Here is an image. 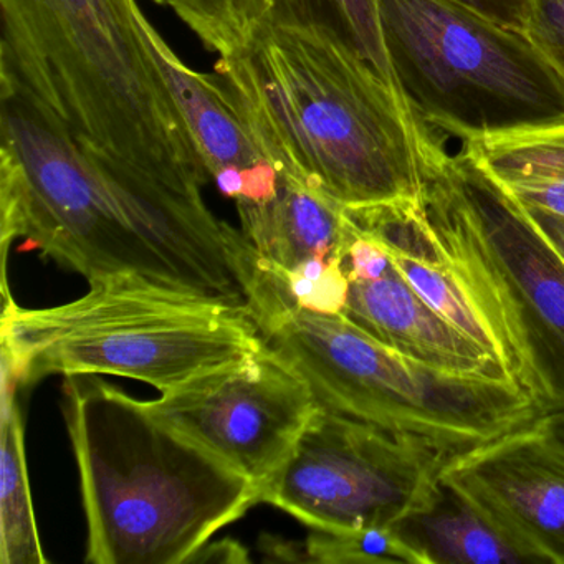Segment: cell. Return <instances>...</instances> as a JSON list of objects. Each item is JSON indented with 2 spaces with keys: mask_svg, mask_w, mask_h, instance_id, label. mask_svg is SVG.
I'll list each match as a JSON object with an SVG mask.
<instances>
[{
  "mask_svg": "<svg viewBox=\"0 0 564 564\" xmlns=\"http://www.w3.org/2000/svg\"><path fill=\"white\" fill-rule=\"evenodd\" d=\"M134 4L0 0L2 88L25 98L84 150L203 196L209 174L141 39Z\"/></svg>",
  "mask_w": 564,
  "mask_h": 564,
  "instance_id": "3",
  "label": "cell"
},
{
  "mask_svg": "<svg viewBox=\"0 0 564 564\" xmlns=\"http://www.w3.org/2000/svg\"><path fill=\"white\" fill-rule=\"evenodd\" d=\"M166 6L220 58L246 47L257 28L270 18L265 0H166Z\"/></svg>",
  "mask_w": 564,
  "mask_h": 564,
  "instance_id": "20",
  "label": "cell"
},
{
  "mask_svg": "<svg viewBox=\"0 0 564 564\" xmlns=\"http://www.w3.org/2000/svg\"><path fill=\"white\" fill-rule=\"evenodd\" d=\"M144 405L249 478L257 491L289 458L319 408L310 386L265 343Z\"/></svg>",
  "mask_w": 564,
  "mask_h": 564,
  "instance_id": "10",
  "label": "cell"
},
{
  "mask_svg": "<svg viewBox=\"0 0 564 564\" xmlns=\"http://www.w3.org/2000/svg\"><path fill=\"white\" fill-rule=\"evenodd\" d=\"M460 138L518 203L564 219V121Z\"/></svg>",
  "mask_w": 564,
  "mask_h": 564,
  "instance_id": "16",
  "label": "cell"
},
{
  "mask_svg": "<svg viewBox=\"0 0 564 564\" xmlns=\"http://www.w3.org/2000/svg\"><path fill=\"white\" fill-rule=\"evenodd\" d=\"M214 75L282 173L345 209L421 196L408 101L336 32L262 22Z\"/></svg>",
  "mask_w": 564,
  "mask_h": 564,
  "instance_id": "2",
  "label": "cell"
},
{
  "mask_svg": "<svg viewBox=\"0 0 564 564\" xmlns=\"http://www.w3.org/2000/svg\"><path fill=\"white\" fill-rule=\"evenodd\" d=\"M395 84L415 120L457 137L564 121V78L527 32L455 0H378Z\"/></svg>",
  "mask_w": 564,
  "mask_h": 564,
  "instance_id": "8",
  "label": "cell"
},
{
  "mask_svg": "<svg viewBox=\"0 0 564 564\" xmlns=\"http://www.w3.org/2000/svg\"><path fill=\"white\" fill-rule=\"evenodd\" d=\"M260 550L269 561L315 564H427L394 528L351 531L313 530L305 541L263 536Z\"/></svg>",
  "mask_w": 564,
  "mask_h": 564,
  "instance_id": "18",
  "label": "cell"
},
{
  "mask_svg": "<svg viewBox=\"0 0 564 564\" xmlns=\"http://www.w3.org/2000/svg\"><path fill=\"white\" fill-rule=\"evenodd\" d=\"M2 275L11 242L78 273L230 306L252 316V247L203 196L138 176L84 150L15 91L2 88Z\"/></svg>",
  "mask_w": 564,
  "mask_h": 564,
  "instance_id": "1",
  "label": "cell"
},
{
  "mask_svg": "<svg viewBox=\"0 0 564 564\" xmlns=\"http://www.w3.org/2000/svg\"><path fill=\"white\" fill-rule=\"evenodd\" d=\"M452 455L318 408L282 467L259 488V503L312 530L395 528L424 507Z\"/></svg>",
  "mask_w": 564,
  "mask_h": 564,
  "instance_id": "9",
  "label": "cell"
},
{
  "mask_svg": "<svg viewBox=\"0 0 564 564\" xmlns=\"http://www.w3.org/2000/svg\"><path fill=\"white\" fill-rule=\"evenodd\" d=\"M484 18L527 32L528 0H455Z\"/></svg>",
  "mask_w": 564,
  "mask_h": 564,
  "instance_id": "22",
  "label": "cell"
},
{
  "mask_svg": "<svg viewBox=\"0 0 564 564\" xmlns=\"http://www.w3.org/2000/svg\"><path fill=\"white\" fill-rule=\"evenodd\" d=\"M249 551L234 540L209 541L204 544L189 563H249Z\"/></svg>",
  "mask_w": 564,
  "mask_h": 564,
  "instance_id": "23",
  "label": "cell"
},
{
  "mask_svg": "<svg viewBox=\"0 0 564 564\" xmlns=\"http://www.w3.org/2000/svg\"><path fill=\"white\" fill-rule=\"evenodd\" d=\"M527 209V207H524ZM530 216L538 224L544 236L553 242L557 252L564 257V219L563 217L553 216V214L540 213V210H530Z\"/></svg>",
  "mask_w": 564,
  "mask_h": 564,
  "instance_id": "24",
  "label": "cell"
},
{
  "mask_svg": "<svg viewBox=\"0 0 564 564\" xmlns=\"http://www.w3.org/2000/svg\"><path fill=\"white\" fill-rule=\"evenodd\" d=\"M527 34L564 78V0H528Z\"/></svg>",
  "mask_w": 564,
  "mask_h": 564,
  "instance_id": "21",
  "label": "cell"
},
{
  "mask_svg": "<svg viewBox=\"0 0 564 564\" xmlns=\"http://www.w3.org/2000/svg\"><path fill=\"white\" fill-rule=\"evenodd\" d=\"M394 530L427 564L531 563L497 523L444 478L431 500Z\"/></svg>",
  "mask_w": 564,
  "mask_h": 564,
  "instance_id": "15",
  "label": "cell"
},
{
  "mask_svg": "<svg viewBox=\"0 0 564 564\" xmlns=\"http://www.w3.org/2000/svg\"><path fill=\"white\" fill-rule=\"evenodd\" d=\"M346 213L358 232L384 249L392 269L431 308L500 361L497 336L464 276L432 232L419 197Z\"/></svg>",
  "mask_w": 564,
  "mask_h": 564,
  "instance_id": "14",
  "label": "cell"
},
{
  "mask_svg": "<svg viewBox=\"0 0 564 564\" xmlns=\"http://www.w3.org/2000/svg\"><path fill=\"white\" fill-rule=\"evenodd\" d=\"M546 417H550V415H546ZM551 422H553L554 427L557 429V431L561 432V434L564 435V415H553V417H550Z\"/></svg>",
  "mask_w": 564,
  "mask_h": 564,
  "instance_id": "25",
  "label": "cell"
},
{
  "mask_svg": "<svg viewBox=\"0 0 564 564\" xmlns=\"http://www.w3.org/2000/svg\"><path fill=\"white\" fill-rule=\"evenodd\" d=\"M64 411L87 517V563L186 564L259 503L256 485L90 375L65 376Z\"/></svg>",
  "mask_w": 564,
  "mask_h": 564,
  "instance_id": "4",
  "label": "cell"
},
{
  "mask_svg": "<svg viewBox=\"0 0 564 564\" xmlns=\"http://www.w3.org/2000/svg\"><path fill=\"white\" fill-rule=\"evenodd\" d=\"M256 325L319 408L454 458L541 417L510 381L434 368L372 338L341 313L292 306Z\"/></svg>",
  "mask_w": 564,
  "mask_h": 564,
  "instance_id": "7",
  "label": "cell"
},
{
  "mask_svg": "<svg viewBox=\"0 0 564 564\" xmlns=\"http://www.w3.org/2000/svg\"><path fill=\"white\" fill-rule=\"evenodd\" d=\"M2 368L19 388L52 375H107L163 394L262 348L252 316L130 285H94L74 302L24 308L2 280Z\"/></svg>",
  "mask_w": 564,
  "mask_h": 564,
  "instance_id": "6",
  "label": "cell"
},
{
  "mask_svg": "<svg viewBox=\"0 0 564 564\" xmlns=\"http://www.w3.org/2000/svg\"><path fill=\"white\" fill-rule=\"evenodd\" d=\"M455 138L451 150L417 124L425 219L490 323L510 382L541 417L564 415V257Z\"/></svg>",
  "mask_w": 564,
  "mask_h": 564,
  "instance_id": "5",
  "label": "cell"
},
{
  "mask_svg": "<svg viewBox=\"0 0 564 564\" xmlns=\"http://www.w3.org/2000/svg\"><path fill=\"white\" fill-rule=\"evenodd\" d=\"M269 21L290 25H322L336 32L362 55L389 84H395L379 21L378 0H265ZM401 91V90H399Z\"/></svg>",
  "mask_w": 564,
  "mask_h": 564,
  "instance_id": "19",
  "label": "cell"
},
{
  "mask_svg": "<svg viewBox=\"0 0 564 564\" xmlns=\"http://www.w3.org/2000/svg\"><path fill=\"white\" fill-rule=\"evenodd\" d=\"M442 478L531 563L564 564V435L550 417L452 458Z\"/></svg>",
  "mask_w": 564,
  "mask_h": 564,
  "instance_id": "11",
  "label": "cell"
},
{
  "mask_svg": "<svg viewBox=\"0 0 564 564\" xmlns=\"http://www.w3.org/2000/svg\"><path fill=\"white\" fill-rule=\"evenodd\" d=\"M341 315L372 338L434 368L510 381L494 352L442 318L392 265L378 279H348Z\"/></svg>",
  "mask_w": 564,
  "mask_h": 564,
  "instance_id": "13",
  "label": "cell"
},
{
  "mask_svg": "<svg viewBox=\"0 0 564 564\" xmlns=\"http://www.w3.org/2000/svg\"><path fill=\"white\" fill-rule=\"evenodd\" d=\"M134 21L217 189L237 213L275 197L283 173L257 143L216 75L187 67L134 4Z\"/></svg>",
  "mask_w": 564,
  "mask_h": 564,
  "instance_id": "12",
  "label": "cell"
},
{
  "mask_svg": "<svg viewBox=\"0 0 564 564\" xmlns=\"http://www.w3.org/2000/svg\"><path fill=\"white\" fill-rule=\"evenodd\" d=\"M18 382L2 368L0 425V563L45 564L44 547L32 505L25 455L24 419L18 404Z\"/></svg>",
  "mask_w": 564,
  "mask_h": 564,
  "instance_id": "17",
  "label": "cell"
}]
</instances>
